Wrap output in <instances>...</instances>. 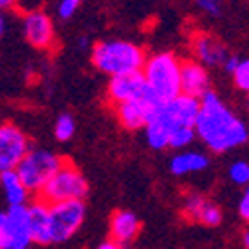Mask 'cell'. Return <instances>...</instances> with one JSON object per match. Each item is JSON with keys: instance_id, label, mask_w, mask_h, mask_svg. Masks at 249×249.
I'll return each mask as SVG.
<instances>
[{"instance_id": "18", "label": "cell", "mask_w": 249, "mask_h": 249, "mask_svg": "<svg viewBox=\"0 0 249 249\" xmlns=\"http://www.w3.org/2000/svg\"><path fill=\"white\" fill-rule=\"evenodd\" d=\"M210 168V158L196 150H183L170 160V172L174 176H190Z\"/></svg>"}, {"instance_id": "7", "label": "cell", "mask_w": 249, "mask_h": 249, "mask_svg": "<svg viewBox=\"0 0 249 249\" xmlns=\"http://www.w3.org/2000/svg\"><path fill=\"white\" fill-rule=\"evenodd\" d=\"M32 245L26 205L0 212V249H28Z\"/></svg>"}, {"instance_id": "9", "label": "cell", "mask_w": 249, "mask_h": 249, "mask_svg": "<svg viewBox=\"0 0 249 249\" xmlns=\"http://www.w3.org/2000/svg\"><path fill=\"white\" fill-rule=\"evenodd\" d=\"M22 32L26 42L36 50H50L56 44L54 20L44 10H28L22 18Z\"/></svg>"}, {"instance_id": "3", "label": "cell", "mask_w": 249, "mask_h": 249, "mask_svg": "<svg viewBox=\"0 0 249 249\" xmlns=\"http://www.w3.org/2000/svg\"><path fill=\"white\" fill-rule=\"evenodd\" d=\"M179 68L181 58L174 52H156L146 58L142 76L146 80L148 92L158 102H168L181 94L179 90Z\"/></svg>"}, {"instance_id": "21", "label": "cell", "mask_w": 249, "mask_h": 249, "mask_svg": "<svg viewBox=\"0 0 249 249\" xmlns=\"http://www.w3.org/2000/svg\"><path fill=\"white\" fill-rule=\"evenodd\" d=\"M196 142V132L194 128H176L172 134H170V142H168V148L172 150H185L190 148L192 143Z\"/></svg>"}, {"instance_id": "6", "label": "cell", "mask_w": 249, "mask_h": 249, "mask_svg": "<svg viewBox=\"0 0 249 249\" xmlns=\"http://www.w3.org/2000/svg\"><path fill=\"white\" fill-rule=\"evenodd\" d=\"M86 219L84 201H62L48 205V235L50 243H64L76 235Z\"/></svg>"}, {"instance_id": "13", "label": "cell", "mask_w": 249, "mask_h": 249, "mask_svg": "<svg viewBox=\"0 0 249 249\" xmlns=\"http://www.w3.org/2000/svg\"><path fill=\"white\" fill-rule=\"evenodd\" d=\"M197 112H199V100L183 96V94L176 96L174 100L160 104V108H158V114H161L174 128H181V126L194 128Z\"/></svg>"}, {"instance_id": "12", "label": "cell", "mask_w": 249, "mask_h": 249, "mask_svg": "<svg viewBox=\"0 0 249 249\" xmlns=\"http://www.w3.org/2000/svg\"><path fill=\"white\" fill-rule=\"evenodd\" d=\"M161 102H158L152 94L146 100H138V102H126V104H118L114 106L116 118L122 124V128L126 130H143V126L148 124V120L154 116Z\"/></svg>"}, {"instance_id": "27", "label": "cell", "mask_w": 249, "mask_h": 249, "mask_svg": "<svg viewBox=\"0 0 249 249\" xmlns=\"http://www.w3.org/2000/svg\"><path fill=\"white\" fill-rule=\"evenodd\" d=\"M237 213H239V217L241 219H249V194H247V190L241 194V197H239V203H237Z\"/></svg>"}, {"instance_id": "26", "label": "cell", "mask_w": 249, "mask_h": 249, "mask_svg": "<svg viewBox=\"0 0 249 249\" xmlns=\"http://www.w3.org/2000/svg\"><path fill=\"white\" fill-rule=\"evenodd\" d=\"M197 6H199L205 14H210V16H213V18L221 16V8H223L221 2H217V0H199Z\"/></svg>"}, {"instance_id": "23", "label": "cell", "mask_w": 249, "mask_h": 249, "mask_svg": "<svg viewBox=\"0 0 249 249\" xmlns=\"http://www.w3.org/2000/svg\"><path fill=\"white\" fill-rule=\"evenodd\" d=\"M230 179L235 185H247L249 183V163L245 160H237L230 165Z\"/></svg>"}, {"instance_id": "28", "label": "cell", "mask_w": 249, "mask_h": 249, "mask_svg": "<svg viewBox=\"0 0 249 249\" xmlns=\"http://www.w3.org/2000/svg\"><path fill=\"white\" fill-rule=\"evenodd\" d=\"M239 62H241V58H239V56L230 54V58H227V60H225V64H223L225 72H227V74H233V70L239 66Z\"/></svg>"}, {"instance_id": "4", "label": "cell", "mask_w": 249, "mask_h": 249, "mask_svg": "<svg viewBox=\"0 0 249 249\" xmlns=\"http://www.w3.org/2000/svg\"><path fill=\"white\" fill-rule=\"evenodd\" d=\"M88 190H90L88 179L80 172V168L72 161L64 160L58 172L42 188V192L36 196V199H40L46 205L62 203V201H84Z\"/></svg>"}, {"instance_id": "5", "label": "cell", "mask_w": 249, "mask_h": 249, "mask_svg": "<svg viewBox=\"0 0 249 249\" xmlns=\"http://www.w3.org/2000/svg\"><path fill=\"white\" fill-rule=\"evenodd\" d=\"M62 161H64V158L50 150L30 148V152L22 158V161L18 163V168L14 172L26 188V192L32 196H38L48 183V179L58 172Z\"/></svg>"}, {"instance_id": "1", "label": "cell", "mask_w": 249, "mask_h": 249, "mask_svg": "<svg viewBox=\"0 0 249 249\" xmlns=\"http://www.w3.org/2000/svg\"><path fill=\"white\" fill-rule=\"evenodd\" d=\"M194 132L196 140H199L213 154H225L243 146L249 136L245 122L235 116L213 90L199 98V112Z\"/></svg>"}, {"instance_id": "11", "label": "cell", "mask_w": 249, "mask_h": 249, "mask_svg": "<svg viewBox=\"0 0 249 249\" xmlns=\"http://www.w3.org/2000/svg\"><path fill=\"white\" fill-rule=\"evenodd\" d=\"M106 92H108V100L114 104V106H118V104H126V102L146 100L150 96L146 80H143L142 72L110 78Z\"/></svg>"}, {"instance_id": "8", "label": "cell", "mask_w": 249, "mask_h": 249, "mask_svg": "<svg viewBox=\"0 0 249 249\" xmlns=\"http://www.w3.org/2000/svg\"><path fill=\"white\" fill-rule=\"evenodd\" d=\"M30 140L16 124H0V176L14 172L22 158L30 152Z\"/></svg>"}, {"instance_id": "24", "label": "cell", "mask_w": 249, "mask_h": 249, "mask_svg": "<svg viewBox=\"0 0 249 249\" xmlns=\"http://www.w3.org/2000/svg\"><path fill=\"white\" fill-rule=\"evenodd\" d=\"M233 84L235 88H239L241 92H247L249 90V62L247 60H241L239 66L233 70Z\"/></svg>"}, {"instance_id": "25", "label": "cell", "mask_w": 249, "mask_h": 249, "mask_svg": "<svg viewBox=\"0 0 249 249\" xmlns=\"http://www.w3.org/2000/svg\"><path fill=\"white\" fill-rule=\"evenodd\" d=\"M80 8V2L78 0H62V2H58L56 6V16L60 20H70Z\"/></svg>"}, {"instance_id": "22", "label": "cell", "mask_w": 249, "mask_h": 249, "mask_svg": "<svg viewBox=\"0 0 249 249\" xmlns=\"http://www.w3.org/2000/svg\"><path fill=\"white\" fill-rule=\"evenodd\" d=\"M74 132H76V122H74V118H72L70 114L58 116V120H56V124H54V136H56V140H58V142H68V140H72Z\"/></svg>"}, {"instance_id": "33", "label": "cell", "mask_w": 249, "mask_h": 249, "mask_svg": "<svg viewBox=\"0 0 249 249\" xmlns=\"http://www.w3.org/2000/svg\"><path fill=\"white\" fill-rule=\"evenodd\" d=\"M78 44H80L82 48H86V46H88V38H86V36H82V38L78 40Z\"/></svg>"}, {"instance_id": "15", "label": "cell", "mask_w": 249, "mask_h": 249, "mask_svg": "<svg viewBox=\"0 0 249 249\" xmlns=\"http://www.w3.org/2000/svg\"><path fill=\"white\" fill-rule=\"evenodd\" d=\"M183 213L192 221H197L205 227H217L223 221L221 207L203 194H190L183 201Z\"/></svg>"}, {"instance_id": "20", "label": "cell", "mask_w": 249, "mask_h": 249, "mask_svg": "<svg viewBox=\"0 0 249 249\" xmlns=\"http://www.w3.org/2000/svg\"><path fill=\"white\" fill-rule=\"evenodd\" d=\"M0 188H2L6 201L10 203V207L14 205H26L30 194L26 192V188L20 181V178L16 176V172H6L0 176Z\"/></svg>"}, {"instance_id": "2", "label": "cell", "mask_w": 249, "mask_h": 249, "mask_svg": "<svg viewBox=\"0 0 249 249\" xmlns=\"http://www.w3.org/2000/svg\"><path fill=\"white\" fill-rule=\"evenodd\" d=\"M146 58H148L146 52H143L136 42L118 40V38L96 42L90 50L92 66L98 72L106 74L110 78L142 72Z\"/></svg>"}, {"instance_id": "30", "label": "cell", "mask_w": 249, "mask_h": 249, "mask_svg": "<svg viewBox=\"0 0 249 249\" xmlns=\"http://www.w3.org/2000/svg\"><path fill=\"white\" fill-rule=\"evenodd\" d=\"M8 8H14V2L12 0H0V12H4Z\"/></svg>"}, {"instance_id": "14", "label": "cell", "mask_w": 249, "mask_h": 249, "mask_svg": "<svg viewBox=\"0 0 249 249\" xmlns=\"http://www.w3.org/2000/svg\"><path fill=\"white\" fill-rule=\"evenodd\" d=\"M179 90L183 96L199 100L205 92L212 90V78L207 74V70L201 64H197L196 60H181Z\"/></svg>"}, {"instance_id": "19", "label": "cell", "mask_w": 249, "mask_h": 249, "mask_svg": "<svg viewBox=\"0 0 249 249\" xmlns=\"http://www.w3.org/2000/svg\"><path fill=\"white\" fill-rule=\"evenodd\" d=\"M160 108V106H158ZM176 128L165 120L161 114H158V110L154 112V116L148 120V124L143 126V132H146V142L152 150H165L170 142V134Z\"/></svg>"}, {"instance_id": "32", "label": "cell", "mask_w": 249, "mask_h": 249, "mask_svg": "<svg viewBox=\"0 0 249 249\" xmlns=\"http://www.w3.org/2000/svg\"><path fill=\"white\" fill-rule=\"evenodd\" d=\"M241 239H243V247L247 249L249 247V231H243V237Z\"/></svg>"}, {"instance_id": "17", "label": "cell", "mask_w": 249, "mask_h": 249, "mask_svg": "<svg viewBox=\"0 0 249 249\" xmlns=\"http://www.w3.org/2000/svg\"><path fill=\"white\" fill-rule=\"evenodd\" d=\"M26 210H28V227H30L32 243L48 245L50 243V235H48V205L34 197L32 203H26Z\"/></svg>"}, {"instance_id": "16", "label": "cell", "mask_w": 249, "mask_h": 249, "mask_svg": "<svg viewBox=\"0 0 249 249\" xmlns=\"http://www.w3.org/2000/svg\"><path fill=\"white\" fill-rule=\"evenodd\" d=\"M138 233H140V219L136 213L128 210H118L112 213L110 217V239L112 241L126 245L134 241Z\"/></svg>"}, {"instance_id": "31", "label": "cell", "mask_w": 249, "mask_h": 249, "mask_svg": "<svg viewBox=\"0 0 249 249\" xmlns=\"http://www.w3.org/2000/svg\"><path fill=\"white\" fill-rule=\"evenodd\" d=\"M4 30H6V16L4 12H0V36L4 34Z\"/></svg>"}, {"instance_id": "29", "label": "cell", "mask_w": 249, "mask_h": 249, "mask_svg": "<svg viewBox=\"0 0 249 249\" xmlns=\"http://www.w3.org/2000/svg\"><path fill=\"white\" fill-rule=\"evenodd\" d=\"M96 249H124V245H120V243H116L112 239H106V241H102Z\"/></svg>"}, {"instance_id": "10", "label": "cell", "mask_w": 249, "mask_h": 249, "mask_svg": "<svg viewBox=\"0 0 249 249\" xmlns=\"http://www.w3.org/2000/svg\"><path fill=\"white\" fill-rule=\"evenodd\" d=\"M192 54L197 64L207 68H223L225 60L230 58V52L223 46L219 38L207 32H194L192 36Z\"/></svg>"}]
</instances>
